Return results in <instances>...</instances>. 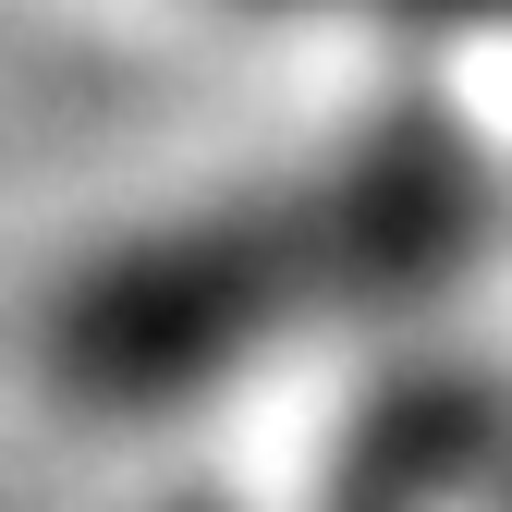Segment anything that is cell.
Wrapping results in <instances>:
<instances>
[{
  "instance_id": "6da1fadb",
  "label": "cell",
  "mask_w": 512,
  "mask_h": 512,
  "mask_svg": "<svg viewBox=\"0 0 512 512\" xmlns=\"http://www.w3.org/2000/svg\"><path fill=\"white\" fill-rule=\"evenodd\" d=\"M464 244H476L464 147L391 135L305 196L220 208V220H183L135 256H110L61 305L49 354L86 403H159V391H196L208 366H232L244 342H281L317 305H378V293L439 281Z\"/></svg>"
},
{
  "instance_id": "7a4b0ae2",
  "label": "cell",
  "mask_w": 512,
  "mask_h": 512,
  "mask_svg": "<svg viewBox=\"0 0 512 512\" xmlns=\"http://www.w3.org/2000/svg\"><path fill=\"white\" fill-rule=\"evenodd\" d=\"M476 452H488V391H403L366 415L330 512H439L476 476Z\"/></svg>"
}]
</instances>
